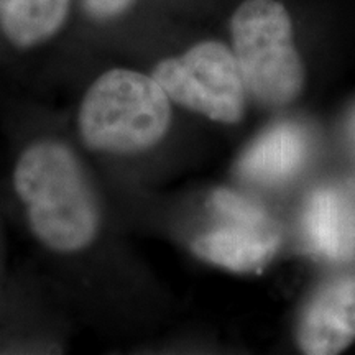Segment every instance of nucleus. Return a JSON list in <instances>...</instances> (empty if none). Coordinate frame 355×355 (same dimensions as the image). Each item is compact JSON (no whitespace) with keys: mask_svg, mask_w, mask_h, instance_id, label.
<instances>
[{"mask_svg":"<svg viewBox=\"0 0 355 355\" xmlns=\"http://www.w3.org/2000/svg\"><path fill=\"white\" fill-rule=\"evenodd\" d=\"M13 186L33 234L61 254L83 250L99 229V207L73 150L55 140L30 145L13 171Z\"/></svg>","mask_w":355,"mask_h":355,"instance_id":"f257e3e1","label":"nucleus"},{"mask_svg":"<svg viewBox=\"0 0 355 355\" xmlns=\"http://www.w3.org/2000/svg\"><path fill=\"white\" fill-rule=\"evenodd\" d=\"M171 123L170 97L153 76L133 69L101 74L83 97L78 125L89 148L139 153L165 137Z\"/></svg>","mask_w":355,"mask_h":355,"instance_id":"f03ea898","label":"nucleus"},{"mask_svg":"<svg viewBox=\"0 0 355 355\" xmlns=\"http://www.w3.org/2000/svg\"><path fill=\"white\" fill-rule=\"evenodd\" d=\"M232 53L247 94L266 107H285L301 94L304 64L293 24L278 0H245L230 20Z\"/></svg>","mask_w":355,"mask_h":355,"instance_id":"7ed1b4c3","label":"nucleus"},{"mask_svg":"<svg viewBox=\"0 0 355 355\" xmlns=\"http://www.w3.org/2000/svg\"><path fill=\"white\" fill-rule=\"evenodd\" d=\"M170 101L222 123H237L245 112L247 89L232 50L201 42L184 55L166 58L153 74Z\"/></svg>","mask_w":355,"mask_h":355,"instance_id":"20e7f679","label":"nucleus"},{"mask_svg":"<svg viewBox=\"0 0 355 355\" xmlns=\"http://www.w3.org/2000/svg\"><path fill=\"white\" fill-rule=\"evenodd\" d=\"M296 340L309 355H334L355 340V277L331 279L301 313Z\"/></svg>","mask_w":355,"mask_h":355,"instance_id":"39448f33","label":"nucleus"},{"mask_svg":"<svg viewBox=\"0 0 355 355\" xmlns=\"http://www.w3.org/2000/svg\"><path fill=\"white\" fill-rule=\"evenodd\" d=\"M303 235L313 254L329 261L355 259V196L337 186L311 194L303 211Z\"/></svg>","mask_w":355,"mask_h":355,"instance_id":"423d86ee","label":"nucleus"},{"mask_svg":"<svg viewBox=\"0 0 355 355\" xmlns=\"http://www.w3.org/2000/svg\"><path fill=\"white\" fill-rule=\"evenodd\" d=\"M309 137L300 123L278 122L261 132L241 155L235 171L247 183L277 186L303 170Z\"/></svg>","mask_w":355,"mask_h":355,"instance_id":"0eeeda50","label":"nucleus"},{"mask_svg":"<svg viewBox=\"0 0 355 355\" xmlns=\"http://www.w3.org/2000/svg\"><path fill=\"white\" fill-rule=\"evenodd\" d=\"M279 247L275 230L229 224L198 237L193 252L201 260L235 273L259 272L273 259Z\"/></svg>","mask_w":355,"mask_h":355,"instance_id":"6e6552de","label":"nucleus"},{"mask_svg":"<svg viewBox=\"0 0 355 355\" xmlns=\"http://www.w3.org/2000/svg\"><path fill=\"white\" fill-rule=\"evenodd\" d=\"M71 0H0V26L19 48L42 44L60 32Z\"/></svg>","mask_w":355,"mask_h":355,"instance_id":"1a4fd4ad","label":"nucleus"},{"mask_svg":"<svg viewBox=\"0 0 355 355\" xmlns=\"http://www.w3.org/2000/svg\"><path fill=\"white\" fill-rule=\"evenodd\" d=\"M211 207L217 214L225 217L230 224L245 225L261 230H273V222L263 206L254 199L235 193L232 189L219 188L211 194Z\"/></svg>","mask_w":355,"mask_h":355,"instance_id":"9d476101","label":"nucleus"},{"mask_svg":"<svg viewBox=\"0 0 355 355\" xmlns=\"http://www.w3.org/2000/svg\"><path fill=\"white\" fill-rule=\"evenodd\" d=\"M84 12L91 19L105 21L122 15L135 0H81Z\"/></svg>","mask_w":355,"mask_h":355,"instance_id":"9b49d317","label":"nucleus"},{"mask_svg":"<svg viewBox=\"0 0 355 355\" xmlns=\"http://www.w3.org/2000/svg\"><path fill=\"white\" fill-rule=\"evenodd\" d=\"M347 130H349V137H350V141H352L354 145V150H355V105L352 109V112L349 115V123H347Z\"/></svg>","mask_w":355,"mask_h":355,"instance_id":"f8f14e48","label":"nucleus"}]
</instances>
